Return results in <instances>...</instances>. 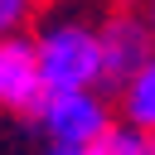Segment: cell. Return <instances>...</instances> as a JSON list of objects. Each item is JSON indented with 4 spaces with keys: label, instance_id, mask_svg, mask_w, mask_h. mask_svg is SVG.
<instances>
[{
    "label": "cell",
    "instance_id": "6da1fadb",
    "mask_svg": "<svg viewBox=\"0 0 155 155\" xmlns=\"http://www.w3.org/2000/svg\"><path fill=\"white\" fill-rule=\"evenodd\" d=\"M39 53V73H44V87L58 92V87H92L97 73H102V58H97V34L82 29V24H53L39 34L34 44Z\"/></svg>",
    "mask_w": 155,
    "mask_h": 155
},
{
    "label": "cell",
    "instance_id": "7a4b0ae2",
    "mask_svg": "<svg viewBox=\"0 0 155 155\" xmlns=\"http://www.w3.org/2000/svg\"><path fill=\"white\" fill-rule=\"evenodd\" d=\"M48 131V140H63V145H87L102 126H107V107L92 97V87H58V92H44L39 111H34Z\"/></svg>",
    "mask_w": 155,
    "mask_h": 155
},
{
    "label": "cell",
    "instance_id": "3957f363",
    "mask_svg": "<svg viewBox=\"0 0 155 155\" xmlns=\"http://www.w3.org/2000/svg\"><path fill=\"white\" fill-rule=\"evenodd\" d=\"M150 53H155V34H150V24H145V19H131V15L107 19V24L97 29V58H102L97 82L121 87V82H126V78H131Z\"/></svg>",
    "mask_w": 155,
    "mask_h": 155
},
{
    "label": "cell",
    "instance_id": "277c9868",
    "mask_svg": "<svg viewBox=\"0 0 155 155\" xmlns=\"http://www.w3.org/2000/svg\"><path fill=\"white\" fill-rule=\"evenodd\" d=\"M44 73H39V53L29 39L19 34H0V107L5 111H19V116H34L39 102H44Z\"/></svg>",
    "mask_w": 155,
    "mask_h": 155
},
{
    "label": "cell",
    "instance_id": "5b68a950",
    "mask_svg": "<svg viewBox=\"0 0 155 155\" xmlns=\"http://www.w3.org/2000/svg\"><path fill=\"white\" fill-rule=\"evenodd\" d=\"M121 102H126V121L131 126H140V131L155 126V53L121 82Z\"/></svg>",
    "mask_w": 155,
    "mask_h": 155
},
{
    "label": "cell",
    "instance_id": "8992f818",
    "mask_svg": "<svg viewBox=\"0 0 155 155\" xmlns=\"http://www.w3.org/2000/svg\"><path fill=\"white\" fill-rule=\"evenodd\" d=\"M82 155H150V140H145V131L140 126H102L87 145H82Z\"/></svg>",
    "mask_w": 155,
    "mask_h": 155
},
{
    "label": "cell",
    "instance_id": "52a82bcc",
    "mask_svg": "<svg viewBox=\"0 0 155 155\" xmlns=\"http://www.w3.org/2000/svg\"><path fill=\"white\" fill-rule=\"evenodd\" d=\"M29 15V0H0V34H15Z\"/></svg>",
    "mask_w": 155,
    "mask_h": 155
},
{
    "label": "cell",
    "instance_id": "ba28073f",
    "mask_svg": "<svg viewBox=\"0 0 155 155\" xmlns=\"http://www.w3.org/2000/svg\"><path fill=\"white\" fill-rule=\"evenodd\" d=\"M48 155H82V145H63V140H53V150Z\"/></svg>",
    "mask_w": 155,
    "mask_h": 155
},
{
    "label": "cell",
    "instance_id": "9c48e42d",
    "mask_svg": "<svg viewBox=\"0 0 155 155\" xmlns=\"http://www.w3.org/2000/svg\"><path fill=\"white\" fill-rule=\"evenodd\" d=\"M145 24H150V34H155V0H150V19H145Z\"/></svg>",
    "mask_w": 155,
    "mask_h": 155
},
{
    "label": "cell",
    "instance_id": "30bf717a",
    "mask_svg": "<svg viewBox=\"0 0 155 155\" xmlns=\"http://www.w3.org/2000/svg\"><path fill=\"white\" fill-rule=\"evenodd\" d=\"M145 140H150V155H155V126H150V136H145Z\"/></svg>",
    "mask_w": 155,
    "mask_h": 155
}]
</instances>
